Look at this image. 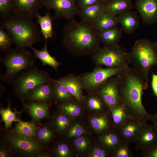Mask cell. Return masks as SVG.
Instances as JSON below:
<instances>
[{"label":"cell","mask_w":157,"mask_h":157,"mask_svg":"<svg viewBox=\"0 0 157 157\" xmlns=\"http://www.w3.org/2000/svg\"><path fill=\"white\" fill-rule=\"evenodd\" d=\"M120 76L119 89L122 104L130 116L147 123L151 114L143 106L142 97L148 83L133 68L129 67Z\"/></svg>","instance_id":"cell-1"},{"label":"cell","mask_w":157,"mask_h":157,"mask_svg":"<svg viewBox=\"0 0 157 157\" xmlns=\"http://www.w3.org/2000/svg\"><path fill=\"white\" fill-rule=\"evenodd\" d=\"M62 44L74 56L91 55L100 47L98 31L91 24L72 19L64 26Z\"/></svg>","instance_id":"cell-2"},{"label":"cell","mask_w":157,"mask_h":157,"mask_svg":"<svg viewBox=\"0 0 157 157\" xmlns=\"http://www.w3.org/2000/svg\"><path fill=\"white\" fill-rule=\"evenodd\" d=\"M0 24L11 35L17 48L30 47L40 41L39 28L32 19L11 14L1 19Z\"/></svg>","instance_id":"cell-3"},{"label":"cell","mask_w":157,"mask_h":157,"mask_svg":"<svg viewBox=\"0 0 157 157\" xmlns=\"http://www.w3.org/2000/svg\"><path fill=\"white\" fill-rule=\"evenodd\" d=\"M133 68L148 83L149 73L157 65V44L148 39L136 40L129 52Z\"/></svg>","instance_id":"cell-4"},{"label":"cell","mask_w":157,"mask_h":157,"mask_svg":"<svg viewBox=\"0 0 157 157\" xmlns=\"http://www.w3.org/2000/svg\"><path fill=\"white\" fill-rule=\"evenodd\" d=\"M0 61L6 68L0 78L8 84L12 83L20 72L35 66L34 56L27 48L11 49L1 58Z\"/></svg>","instance_id":"cell-5"},{"label":"cell","mask_w":157,"mask_h":157,"mask_svg":"<svg viewBox=\"0 0 157 157\" xmlns=\"http://www.w3.org/2000/svg\"><path fill=\"white\" fill-rule=\"evenodd\" d=\"M97 65L109 68L127 67L131 63L129 52L119 44L104 46L91 55Z\"/></svg>","instance_id":"cell-6"},{"label":"cell","mask_w":157,"mask_h":157,"mask_svg":"<svg viewBox=\"0 0 157 157\" xmlns=\"http://www.w3.org/2000/svg\"><path fill=\"white\" fill-rule=\"evenodd\" d=\"M49 74L35 66L19 73L12 84L14 90L20 98H24L28 92L37 86L49 82Z\"/></svg>","instance_id":"cell-7"},{"label":"cell","mask_w":157,"mask_h":157,"mask_svg":"<svg viewBox=\"0 0 157 157\" xmlns=\"http://www.w3.org/2000/svg\"><path fill=\"white\" fill-rule=\"evenodd\" d=\"M128 67L104 68L97 65L92 72H85L78 76L83 90L89 94L95 93L108 79L120 74Z\"/></svg>","instance_id":"cell-8"},{"label":"cell","mask_w":157,"mask_h":157,"mask_svg":"<svg viewBox=\"0 0 157 157\" xmlns=\"http://www.w3.org/2000/svg\"><path fill=\"white\" fill-rule=\"evenodd\" d=\"M75 0H44V6L48 12L54 10V19L63 18L70 20L78 15L79 8Z\"/></svg>","instance_id":"cell-9"},{"label":"cell","mask_w":157,"mask_h":157,"mask_svg":"<svg viewBox=\"0 0 157 157\" xmlns=\"http://www.w3.org/2000/svg\"><path fill=\"white\" fill-rule=\"evenodd\" d=\"M120 75L109 78L100 87L97 92L108 107L122 104L119 89Z\"/></svg>","instance_id":"cell-10"},{"label":"cell","mask_w":157,"mask_h":157,"mask_svg":"<svg viewBox=\"0 0 157 157\" xmlns=\"http://www.w3.org/2000/svg\"><path fill=\"white\" fill-rule=\"evenodd\" d=\"M12 14L33 19L36 18L41 8L44 6V0H12Z\"/></svg>","instance_id":"cell-11"},{"label":"cell","mask_w":157,"mask_h":157,"mask_svg":"<svg viewBox=\"0 0 157 157\" xmlns=\"http://www.w3.org/2000/svg\"><path fill=\"white\" fill-rule=\"evenodd\" d=\"M133 142L137 149L142 151L157 143V129L152 124H144Z\"/></svg>","instance_id":"cell-12"},{"label":"cell","mask_w":157,"mask_h":157,"mask_svg":"<svg viewBox=\"0 0 157 157\" xmlns=\"http://www.w3.org/2000/svg\"><path fill=\"white\" fill-rule=\"evenodd\" d=\"M144 124L138 119L130 116L116 129L122 141L129 144L133 142Z\"/></svg>","instance_id":"cell-13"},{"label":"cell","mask_w":157,"mask_h":157,"mask_svg":"<svg viewBox=\"0 0 157 157\" xmlns=\"http://www.w3.org/2000/svg\"><path fill=\"white\" fill-rule=\"evenodd\" d=\"M135 7L144 23L152 24L157 22V0H135Z\"/></svg>","instance_id":"cell-14"},{"label":"cell","mask_w":157,"mask_h":157,"mask_svg":"<svg viewBox=\"0 0 157 157\" xmlns=\"http://www.w3.org/2000/svg\"><path fill=\"white\" fill-rule=\"evenodd\" d=\"M8 141L16 150L28 155H34L40 151V145L31 139L15 135L9 137Z\"/></svg>","instance_id":"cell-15"},{"label":"cell","mask_w":157,"mask_h":157,"mask_svg":"<svg viewBox=\"0 0 157 157\" xmlns=\"http://www.w3.org/2000/svg\"><path fill=\"white\" fill-rule=\"evenodd\" d=\"M25 97L29 100L37 102L46 103L50 100L53 97L51 80L49 82L37 86L29 91Z\"/></svg>","instance_id":"cell-16"},{"label":"cell","mask_w":157,"mask_h":157,"mask_svg":"<svg viewBox=\"0 0 157 157\" xmlns=\"http://www.w3.org/2000/svg\"><path fill=\"white\" fill-rule=\"evenodd\" d=\"M57 80L66 87L75 99L80 102L83 101L85 98L83 92V89L78 76L71 74Z\"/></svg>","instance_id":"cell-17"},{"label":"cell","mask_w":157,"mask_h":157,"mask_svg":"<svg viewBox=\"0 0 157 157\" xmlns=\"http://www.w3.org/2000/svg\"><path fill=\"white\" fill-rule=\"evenodd\" d=\"M117 17L122 31L127 34L133 33L139 26V18L136 12L126 11L119 15Z\"/></svg>","instance_id":"cell-18"},{"label":"cell","mask_w":157,"mask_h":157,"mask_svg":"<svg viewBox=\"0 0 157 157\" xmlns=\"http://www.w3.org/2000/svg\"><path fill=\"white\" fill-rule=\"evenodd\" d=\"M104 12V4L99 3L79 8L77 15L81 20L92 24L99 16Z\"/></svg>","instance_id":"cell-19"},{"label":"cell","mask_w":157,"mask_h":157,"mask_svg":"<svg viewBox=\"0 0 157 157\" xmlns=\"http://www.w3.org/2000/svg\"><path fill=\"white\" fill-rule=\"evenodd\" d=\"M122 31L121 28L116 26L97 31L101 43L104 46H108L119 44Z\"/></svg>","instance_id":"cell-20"},{"label":"cell","mask_w":157,"mask_h":157,"mask_svg":"<svg viewBox=\"0 0 157 157\" xmlns=\"http://www.w3.org/2000/svg\"><path fill=\"white\" fill-rule=\"evenodd\" d=\"M99 140L101 146L112 152L122 141L117 130L114 128L102 133Z\"/></svg>","instance_id":"cell-21"},{"label":"cell","mask_w":157,"mask_h":157,"mask_svg":"<svg viewBox=\"0 0 157 157\" xmlns=\"http://www.w3.org/2000/svg\"><path fill=\"white\" fill-rule=\"evenodd\" d=\"M93 129L97 132L102 133L111 129L113 126L112 117L107 112L100 113L90 120Z\"/></svg>","instance_id":"cell-22"},{"label":"cell","mask_w":157,"mask_h":157,"mask_svg":"<svg viewBox=\"0 0 157 157\" xmlns=\"http://www.w3.org/2000/svg\"><path fill=\"white\" fill-rule=\"evenodd\" d=\"M117 15L104 12L99 16L92 24L97 31L117 26L119 24Z\"/></svg>","instance_id":"cell-23"},{"label":"cell","mask_w":157,"mask_h":157,"mask_svg":"<svg viewBox=\"0 0 157 157\" xmlns=\"http://www.w3.org/2000/svg\"><path fill=\"white\" fill-rule=\"evenodd\" d=\"M30 48L34 53V57L40 60L43 65H47L52 67L57 72L58 67L62 63L57 61L55 58L52 56L49 52L47 48L46 41L44 46L41 50H38L33 46Z\"/></svg>","instance_id":"cell-24"},{"label":"cell","mask_w":157,"mask_h":157,"mask_svg":"<svg viewBox=\"0 0 157 157\" xmlns=\"http://www.w3.org/2000/svg\"><path fill=\"white\" fill-rule=\"evenodd\" d=\"M133 8L132 0H111L104 4L105 12L116 15Z\"/></svg>","instance_id":"cell-25"},{"label":"cell","mask_w":157,"mask_h":157,"mask_svg":"<svg viewBox=\"0 0 157 157\" xmlns=\"http://www.w3.org/2000/svg\"><path fill=\"white\" fill-rule=\"evenodd\" d=\"M108 107L111 114L114 128H118L130 117L122 104Z\"/></svg>","instance_id":"cell-26"},{"label":"cell","mask_w":157,"mask_h":157,"mask_svg":"<svg viewBox=\"0 0 157 157\" xmlns=\"http://www.w3.org/2000/svg\"><path fill=\"white\" fill-rule=\"evenodd\" d=\"M83 101H84L88 108L92 111L103 113L107 108H108L104 101L97 93L89 94L88 96L85 97Z\"/></svg>","instance_id":"cell-27"},{"label":"cell","mask_w":157,"mask_h":157,"mask_svg":"<svg viewBox=\"0 0 157 157\" xmlns=\"http://www.w3.org/2000/svg\"><path fill=\"white\" fill-rule=\"evenodd\" d=\"M38 127L32 122H24L19 119L13 131L16 135L31 139L35 135Z\"/></svg>","instance_id":"cell-28"},{"label":"cell","mask_w":157,"mask_h":157,"mask_svg":"<svg viewBox=\"0 0 157 157\" xmlns=\"http://www.w3.org/2000/svg\"><path fill=\"white\" fill-rule=\"evenodd\" d=\"M27 107L30 114L35 121H38L48 115V107L46 103L35 102Z\"/></svg>","instance_id":"cell-29"},{"label":"cell","mask_w":157,"mask_h":157,"mask_svg":"<svg viewBox=\"0 0 157 157\" xmlns=\"http://www.w3.org/2000/svg\"><path fill=\"white\" fill-rule=\"evenodd\" d=\"M80 102L75 98L63 103L60 109L62 113L67 117H74L81 113L82 108Z\"/></svg>","instance_id":"cell-30"},{"label":"cell","mask_w":157,"mask_h":157,"mask_svg":"<svg viewBox=\"0 0 157 157\" xmlns=\"http://www.w3.org/2000/svg\"><path fill=\"white\" fill-rule=\"evenodd\" d=\"M51 82L53 91V97L63 103L75 98L63 85L57 80L51 78Z\"/></svg>","instance_id":"cell-31"},{"label":"cell","mask_w":157,"mask_h":157,"mask_svg":"<svg viewBox=\"0 0 157 157\" xmlns=\"http://www.w3.org/2000/svg\"><path fill=\"white\" fill-rule=\"evenodd\" d=\"M48 11L43 16L38 14L36 17L41 28V33L46 41L48 38L51 37L53 34L52 19Z\"/></svg>","instance_id":"cell-32"},{"label":"cell","mask_w":157,"mask_h":157,"mask_svg":"<svg viewBox=\"0 0 157 157\" xmlns=\"http://www.w3.org/2000/svg\"><path fill=\"white\" fill-rule=\"evenodd\" d=\"M0 114L2 120L4 122L6 128L10 127L13 122H17L19 120V119L16 117V112H13L10 108V102L7 108L6 109L1 108Z\"/></svg>","instance_id":"cell-33"},{"label":"cell","mask_w":157,"mask_h":157,"mask_svg":"<svg viewBox=\"0 0 157 157\" xmlns=\"http://www.w3.org/2000/svg\"><path fill=\"white\" fill-rule=\"evenodd\" d=\"M4 30L0 26V50L4 52L11 49L14 43L11 35L8 32H5Z\"/></svg>","instance_id":"cell-34"},{"label":"cell","mask_w":157,"mask_h":157,"mask_svg":"<svg viewBox=\"0 0 157 157\" xmlns=\"http://www.w3.org/2000/svg\"><path fill=\"white\" fill-rule=\"evenodd\" d=\"M129 145L122 141L112 152V156L114 157H133Z\"/></svg>","instance_id":"cell-35"},{"label":"cell","mask_w":157,"mask_h":157,"mask_svg":"<svg viewBox=\"0 0 157 157\" xmlns=\"http://www.w3.org/2000/svg\"><path fill=\"white\" fill-rule=\"evenodd\" d=\"M13 8L12 0H0V17L1 19L12 14Z\"/></svg>","instance_id":"cell-36"},{"label":"cell","mask_w":157,"mask_h":157,"mask_svg":"<svg viewBox=\"0 0 157 157\" xmlns=\"http://www.w3.org/2000/svg\"><path fill=\"white\" fill-rule=\"evenodd\" d=\"M55 123L58 130L59 131L63 132L69 126L70 121L67 116L65 115H60L56 117Z\"/></svg>","instance_id":"cell-37"},{"label":"cell","mask_w":157,"mask_h":157,"mask_svg":"<svg viewBox=\"0 0 157 157\" xmlns=\"http://www.w3.org/2000/svg\"><path fill=\"white\" fill-rule=\"evenodd\" d=\"M53 133L51 130L47 127H44L40 129L37 133V137L40 141L46 142L51 139Z\"/></svg>","instance_id":"cell-38"},{"label":"cell","mask_w":157,"mask_h":157,"mask_svg":"<svg viewBox=\"0 0 157 157\" xmlns=\"http://www.w3.org/2000/svg\"><path fill=\"white\" fill-rule=\"evenodd\" d=\"M85 132L83 127L78 124H75L72 126L68 131L69 138L77 137L81 136Z\"/></svg>","instance_id":"cell-39"},{"label":"cell","mask_w":157,"mask_h":157,"mask_svg":"<svg viewBox=\"0 0 157 157\" xmlns=\"http://www.w3.org/2000/svg\"><path fill=\"white\" fill-rule=\"evenodd\" d=\"M74 144L76 149L78 151H83L86 150L89 145V142L84 136L78 137L74 140Z\"/></svg>","instance_id":"cell-40"},{"label":"cell","mask_w":157,"mask_h":157,"mask_svg":"<svg viewBox=\"0 0 157 157\" xmlns=\"http://www.w3.org/2000/svg\"><path fill=\"white\" fill-rule=\"evenodd\" d=\"M110 151L102 146L101 147H97L93 149L90 155V156L92 157H107L109 156Z\"/></svg>","instance_id":"cell-41"},{"label":"cell","mask_w":157,"mask_h":157,"mask_svg":"<svg viewBox=\"0 0 157 157\" xmlns=\"http://www.w3.org/2000/svg\"><path fill=\"white\" fill-rule=\"evenodd\" d=\"M56 154L58 156L61 157H65L70 154V150L67 145L65 143L58 144L56 148Z\"/></svg>","instance_id":"cell-42"},{"label":"cell","mask_w":157,"mask_h":157,"mask_svg":"<svg viewBox=\"0 0 157 157\" xmlns=\"http://www.w3.org/2000/svg\"><path fill=\"white\" fill-rule=\"evenodd\" d=\"M141 151L143 157H157V143Z\"/></svg>","instance_id":"cell-43"},{"label":"cell","mask_w":157,"mask_h":157,"mask_svg":"<svg viewBox=\"0 0 157 157\" xmlns=\"http://www.w3.org/2000/svg\"><path fill=\"white\" fill-rule=\"evenodd\" d=\"M76 3L79 8L97 3H102L101 0H77Z\"/></svg>","instance_id":"cell-44"},{"label":"cell","mask_w":157,"mask_h":157,"mask_svg":"<svg viewBox=\"0 0 157 157\" xmlns=\"http://www.w3.org/2000/svg\"><path fill=\"white\" fill-rule=\"evenodd\" d=\"M151 88L154 94L157 97V74H153L151 81Z\"/></svg>","instance_id":"cell-45"},{"label":"cell","mask_w":157,"mask_h":157,"mask_svg":"<svg viewBox=\"0 0 157 157\" xmlns=\"http://www.w3.org/2000/svg\"><path fill=\"white\" fill-rule=\"evenodd\" d=\"M149 120L153 123V124L157 129V111L152 115H150Z\"/></svg>","instance_id":"cell-46"},{"label":"cell","mask_w":157,"mask_h":157,"mask_svg":"<svg viewBox=\"0 0 157 157\" xmlns=\"http://www.w3.org/2000/svg\"><path fill=\"white\" fill-rule=\"evenodd\" d=\"M8 155V153L6 150L3 148L1 147L0 149V157H6Z\"/></svg>","instance_id":"cell-47"},{"label":"cell","mask_w":157,"mask_h":157,"mask_svg":"<svg viewBox=\"0 0 157 157\" xmlns=\"http://www.w3.org/2000/svg\"><path fill=\"white\" fill-rule=\"evenodd\" d=\"M111 0H101V1L102 3L105 4Z\"/></svg>","instance_id":"cell-48"},{"label":"cell","mask_w":157,"mask_h":157,"mask_svg":"<svg viewBox=\"0 0 157 157\" xmlns=\"http://www.w3.org/2000/svg\"><path fill=\"white\" fill-rule=\"evenodd\" d=\"M76 2L77 0H75Z\"/></svg>","instance_id":"cell-49"},{"label":"cell","mask_w":157,"mask_h":157,"mask_svg":"<svg viewBox=\"0 0 157 157\" xmlns=\"http://www.w3.org/2000/svg\"><path fill=\"white\" fill-rule=\"evenodd\" d=\"M156 42V43H157V42Z\"/></svg>","instance_id":"cell-50"}]
</instances>
